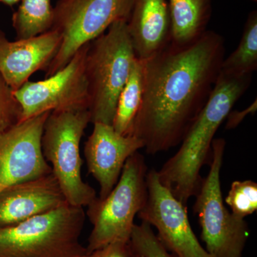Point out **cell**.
<instances>
[{"mask_svg": "<svg viewBox=\"0 0 257 257\" xmlns=\"http://www.w3.org/2000/svg\"><path fill=\"white\" fill-rule=\"evenodd\" d=\"M224 40L206 31L187 45L170 43L143 62L141 105L130 136L149 155L182 143L209 99L224 60Z\"/></svg>", "mask_w": 257, "mask_h": 257, "instance_id": "cell-1", "label": "cell"}, {"mask_svg": "<svg viewBox=\"0 0 257 257\" xmlns=\"http://www.w3.org/2000/svg\"><path fill=\"white\" fill-rule=\"evenodd\" d=\"M251 76H236L221 70L205 106L189 128L180 148L157 172L162 185L187 206L200 189L202 167L211 159V144L218 128L247 90Z\"/></svg>", "mask_w": 257, "mask_h": 257, "instance_id": "cell-2", "label": "cell"}, {"mask_svg": "<svg viewBox=\"0 0 257 257\" xmlns=\"http://www.w3.org/2000/svg\"><path fill=\"white\" fill-rule=\"evenodd\" d=\"M126 23L115 22L89 45L85 76L92 124L112 125L118 98L136 60Z\"/></svg>", "mask_w": 257, "mask_h": 257, "instance_id": "cell-3", "label": "cell"}, {"mask_svg": "<svg viewBox=\"0 0 257 257\" xmlns=\"http://www.w3.org/2000/svg\"><path fill=\"white\" fill-rule=\"evenodd\" d=\"M83 207L68 203L13 226L0 228V257H85L80 242Z\"/></svg>", "mask_w": 257, "mask_h": 257, "instance_id": "cell-4", "label": "cell"}, {"mask_svg": "<svg viewBox=\"0 0 257 257\" xmlns=\"http://www.w3.org/2000/svg\"><path fill=\"white\" fill-rule=\"evenodd\" d=\"M147 172L145 157L137 152L125 162L111 192L87 206V215L92 224L87 254L114 241H130L135 216L147 202Z\"/></svg>", "mask_w": 257, "mask_h": 257, "instance_id": "cell-5", "label": "cell"}, {"mask_svg": "<svg viewBox=\"0 0 257 257\" xmlns=\"http://www.w3.org/2000/svg\"><path fill=\"white\" fill-rule=\"evenodd\" d=\"M91 123L88 109L52 111L45 121L42 150L66 201L74 207H87L96 199L95 190L82 177L80 142Z\"/></svg>", "mask_w": 257, "mask_h": 257, "instance_id": "cell-6", "label": "cell"}, {"mask_svg": "<svg viewBox=\"0 0 257 257\" xmlns=\"http://www.w3.org/2000/svg\"><path fill=\"white\" fill-rule=\"evenodd\" d=\"M135 0H59L51 30L61 37L60 48L45 78L63 68L84 45L104 34L115 22H127Z\"/></svg>", "mask_w": 257, "mask_h": 257, "instance_id": "cell-7", "label": "cell"}, {"mask_svg": "<svg viewBox=\"0 0 257 257\" xmlns=\"http://www.w3.org/2000/svg\"><path fill=\"white\" fill-rule=\"evenodd\" d=\"M225 147L224 139L213 140L210 170L195 196L194 211L202 228L201 238L211 257H241L248 237V225L224 204L220 172Z\"/></svg>", "mask_w": 257, "mask_h": 257, "instance_id": "cell-8", "label": "cell"}, {"mask_svg": "<svg viewBox=\"0 0 257 257\" xmlns=\"http://www.w3.org/2000/svg\"><path fill=\"white\" fill-rule=\"evenodd\" d=\"M89 45L81 47L53 75L38 82L28 81L13 92L22 109L21 121L47 111L88 109L85 60Z\"/></svg>", "mask_w": 257, "mask_h": 257, "instance_id": "cell-9", "label": "cell"}, {"mask_svg": "<svg viewBox=\"0 0 257 257\" xmlns=\"http://www.w3.org/2000/svg\"><path fill=\"white\" fill-rule=\"evenodd\" d=\"M146 179L147 202L138 217L156 228L161 242L177 257H211L193 231L187 206L162 185L157 171H148Z\"/></svg>", "mask_w": 257, "mask_h": 257, "instance_id": "cell-10", "label": "cell"}, {"mask_svg": "<svg viewBox=\"0 0 257 257\" xmlns=\"http://www.w3.org/2000/svg\"><path fill=\"white\" fill-rule=\"evenodd\" d=\"M50 112L20 121L0 134V192L52 173L42 150L44 127Z\"/></svg>", "mask_w": 257, "mask_h": 257, "instance_id": "cell-11", "label": "cell"}, {"mask_svg": "<svg viewBox=\"0 0 257 257\" xmlns=\"http://www.w3.org/2000/svg\"><path fill=\"white\" fill-rule=\"evenodd\" d=\"M94 128L84 145L88 172L100 187L99 197H106L117 183L125 162L144 148L140 139L123 136L112 125L94 123Z\"/></svg>", "mask_w": 257, "mask_h": 257, "instance_id": "cell-12", "label": "cell"}, {"mask_svg": "<svg viewBox=\"0 0 257 257\" xmlns=\"http://www.w3.org/2000/svg\"><path fill=\"white\" fill-rule=\"evenodd\" d=\"M61 44L55 30L11 42L0 30V77L15 92L39 70H46Z\"/></svg>", "mask_w": 257, "mask_h": 257, "instance_id": "cell-13", "label": "cell"}, {"mask_svg": "<svg viewBox=\"0 0 257 257\" xmlns=\"http://www.w3.org/2000/svg\"><path fill=\"white\" fill-rule=\"evenodd\" d=\"M66 203L52 172L10 186L0 192V228L20 224Z\"/></svg>", "mask_w": 257, "mask_h": 257, "instance_id": "cell-14", "label": "cell"}, {"mask_svg": "<svg viewBox=\"0 0 257 257\" xmlns=\"http://www.w3.org/2000/svg\"><path fill=\"white\" fill-rule=\"evenodd\" d=\"M126 24L138 60L151 58L170 43V18L167 0H135Z\"/></svg>", "mask_w": 257, "mask_h": 257, "instance_id": "cell-15", "label": "cell"}, {"mask_svg": "<svg viewBox=\"0 0 257 257\" xmlns=\"http://www.w3.org/2000/svg\"><path fill=\"white\" fill-rule=\"evenodd\" d=\"M211 0H169L171 43L187 45L207 30L211 13Z\"/></svg>", "mask_w": 257, "mask_h": 257, "instance_id": "cell-16", "label": "cell"}, {"mask_svg": "<svg viewBox=\"0 0 257 257\" xmlns=\"http://www.w3.org/2000/svg\"><path fill=\"white\" fill-rule=\"evenodd\" d=\"M143 93V62L136 58L130 76L120 93L112 126L123 136H130L134 121L141 105Z\"/></svg>", "mask_w": 257, "mask_h": 257, "instance_id": "cell-17", "label": "cell"}, {"mask_svg": "<svg viewBox=\"0 0 257 257\" xmlns=\"http://www.w3.org/2000/svg\"><path fill=\"white\" fill-rule=\"evenodd\" d=\"M20 3L12 18L17 40L38 36L51 30L53 22L51 0H20Z\"/></svg>", "mask_w": 257, "mask_h": 257, "instance_id": "cell-18", "label": "cell"}, {"mask_svg": "<svg viewBox=\"0 0 257 257\" xmlns=\"http://www.w3.org/2000/svg\"><path fill=\"white\" fill-rule=\"evenodd\" d=\"M257 68V13L248 15L239 46L226 59L221 70L236 76L252 75Z\"/></svg>", "mask_w": 257, "mask_h": 257, "instance_id": "cell-19", "label": "cell"}, {"mask_svg": "<svg viewBox=\"0 0 257 257\" xmlns=\"http://www.w3.org/2000/svg\"><path fill=\"white\" fill-rule=\"evenodd\" d=\"M225 203L236 217L244 219L257 210V184L251 180L234 181Z\"/></svg>", "mask_w": 257, "mask_h": 257, "instance_id": "cell-20", "label": "cell"}, {"mask_svg": "<svg viewBox=\"0 0 257 257\" xmlns=\"http://www.w3.org/2000/svg\"><path fill=\"white\" fill-rule=\"evenodd\" d=\"M130 242L139 257H177L161 242L152 226L145 221L135 224L130 236Z\"/></svg>", "mask_w": 257, "mask_h": 257, "instance_id": "cell-21", "label": "cell"}, {"mask_svg": "<svg viewBox=\"0 0 257 257\" xmlns=\"http://www.w3.org/2000/svg\"><path fill=\"white\" fill-rule=\"evenodd\" d=\"M22 109L13 91L0 77V134L21 121Z\"/></svg>", "mask_w": 257, "mask_h": 257, "instance_id": "cell-22", "label": "cell"}, {"mask_svg": "<svg viewBox=\"0 0 257 257\" xmlns=\"http://www.w3.org/2000/svg\"><path fill=\"white\" fill-rule=\"evenodd\" d=\"M85 257H139L130 241H114Z\"/></svg>", "mask_w": 257, "mask_h": 257, "instance_id": "cell-23", "label": "cell"}, {"mask_svg": "<svg viewBox=\"0 0 257 257\" xmlns=\"http://www.w3.org/2000/svg\"><path fill=\"white\" fill-rule=\"evenodd\" d=\"M257 110V101L255 99L248 107L241 111H231L226 116L227 119L226 124V130H232L239 126L240 123L244 119L246 116L249 114H254Z\"/></svg>", "mask_w": 257, "mask_h": 257, "instance_id": "cell-24", "label": "cell"}, {"mask_svg": "<svg viewBox=\"0 0 257 257\" xmlns=\"http://www.w3.org/2000/svg\"><path fill=\"white\" fill-rule=\"evenodd\" d=\"M20 0H0V3H3L7 6L13 7L20 3Z\"/></svg>", "mask_w": 257, "mask_h": 257, "instance_id": "cell-25", "label": "cell"}, {"mask_svg": "<svg viewBox=\"0 0 257 257\" xmlns=\"http://www.w3.org/2000/svg\"><path fill=\"white\" fill-rule=\"evenodd\" d=\"M251 1H255V2H256V0H251Z\"/></svg>", "mask_w": 257, "mask_h": 257, "instance_id": "cell-26", "label": "cell"}]
</instances>
